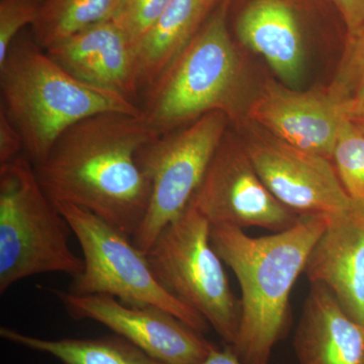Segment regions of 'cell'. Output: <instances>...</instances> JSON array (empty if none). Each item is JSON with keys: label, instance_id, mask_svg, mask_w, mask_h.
Wrapping results in <instances>:
<instances>
[{"label": "cell", "instance_id": "obj_1", "mask_svg": "<svg viewBox=\"0 0 364 364\" xmlns=\"http://www.w3.org/2000/svg\"><path fill=\"white\" fill-rule=\"evenodd\" d=\"M159 136L143 116L104 112L67 129L35 166L46 195L90 210L132 237L141 227L151 183L139 150Z\"/></svg>", "mask_w": 364, "mask_h": 364}, {"label": "cell", "instance_id": "obj_2", "mask_svg": "<svg viewBox=\"0 0 364 364\" xmlns=\"http://www.w3.org/2000/svg\"><path fill=\"white\" fill-rule=\"evenodd\" d=\"M328 215L301 217L269 236H248L239 228L212 226L210 242L241 287L240 325L232 345L243 364H268L291 324L289 296L327 226Z\"/></svg>", "mask_w": 364, "mask_h": 364}, {"label": "cell", "instance_id": "obj_3", "mask_svg": "<svg viewBox=\"0 0 364 364\" xmlns=\"http://www.w3.org/2000/svg\"><path fill=\"white\" fill-rule=\"evenodd\" d=\"M0 109L20 131L33 165L73 124L104 112L142 116L139 105L81 82L50 58L32 30L16 37L0 63Z\"/></svg>", "mask_w": 364, "mask_h": 364}, {"label": "cell", "instance_id": "obj_4", "mask_svg": "<svg viewBox=\"0 0 364 364\" xmlns=\"http://www.w3.org/2000/svg\"><path fill=\"white\" fill-rule=\"evenodd\" d=\"M228 1L208 16L188 47L141 98L142 116L159 135L210 112L239 114L242 63L228 30Z\"/></svg>", "mask_w": 364, "mask_h": 364}, {"label": "cell", "instance_id": "obj_5", "mask_svg": "<svg viewBox=\"0 0 364 364\" xmlns=\"http://www.w3.org/2000/svg\"><path fill=\"white\" fill-rule=\"evenodd\" d=\"M69 231L26 153L0 165V293L43 273L80 274L85 263L69 247Z\"/></svg>", "mask_w": 364, "mask_h": 364}, {"label": "cell", "instance_id": "obj_6", "mask_svg": "<svg viewBox=\"0 0 364 364\" xmlns=\"http://www.w3.org/2000/svg\"><path fill=\"white\" fill-rule=\"evenodd\" d=\"M210 222L193 203L160 232L146 252L163 289L200 314L228 346L236 341L240 299L210 242Z\"/></svg>", "mask_w": 364, "mask_h": 364}, {"label": "cell", "instance_id": "obj_7", "mask_svg": "<svg viewBox=\"0 0 364 364\" xmlns=\"http://www.w3.org/2000/svg\"><path fill=\"white\" fill-rule=\"evenodd\" d=\"M55 205L77 238L85 263L67 291L77 296H111L129 306H158L196 331H208L210 325L200 314L163 289L146 254L134 245L130 237L85 208L66 203Z\"/></svg>", "mask_w": 364, "mask_h": 364}, {"label": "cell", "instance_id": "obj_8", "mask_svg": "<svg viewBox=\"0 0 364 364\" xmlns=\"http://www.w3.org/2000/svg\"><path fill=\"white\" fill-rule=\"evenodd\" d=\"M229 123L224 112H210L139 150V165L151 183L147 214L132 237L139 250L147 252L160 232L188 207Z\"/></svg>", "mask_w": 364, "mask_h": 364}, {"label": "cell", "instance_id": "obj_9", "mask_svg": "<svg viewBox=\"0 0 364 364\" xmlns=\"http://www.w3.org/2000/svg\"><path fill=\"white\" fill-rule=\"evenodd\" d=\"M191 203L210 226L242 230L257 227L279 233L301 219L273 196L258 176L241 139L229 131Z\"/></svg>", "mask_w": 364, "mask_h": 364}, {"label": "cell", "instance_id": "obj_10", "mask_svg": "<svg viewBox=\"0 0 364 364\" xmlns=\"http://www.w3.org/2000/svg\"><path fill=\"white\" fill-rule=\"evenodd\" d=\"M257 129L241 140L261 181L280 203L299 217L330 215L350 207L353 200L332 160Z\"/></svg>", "mask_w": 364, "mask_h": 364}, {"label": "cell", "instance_id": "obj_11", "mask_svg": "<svg viewBox=\"0 0 364 364\" xmlns=\"http://www.w3.org/2000/svg\"><path fill=\"white\" fill-rule=\"evenodd\" d=\"M70 317L92 320L167 364H200L215 345L171 313L129 306L105 294L77 296L52 289Z\"/></svg>", "mask_w": 364, "mask_h": 364}, {"label": "cell", "instance_id": "obj_12", "mask_svg": "<svg viewBox=\"0 0 364 364\" xmlns=\"http://www.w3.org/2000/svg\"><path fill=\"white\" fill-rule=\"evenodd\" d=\"M248 117L270 135L332 160L344 105L328 91H296L267 83L249 105Z\"/></svg>", "mask_w": 364, "mask_h": 364}, {"label": "cell", "instance_id": "obj_13", "mask_svg": "<svg viewBox=\"0 0 364 364\" xmlns=\"http://www.w3.org/2000/svg\"><path fill=\"white\" fill-rule=\"evenodd\" d=\"M45 51L81 82L119 93L140 105L136 50L114 21L86 28Z\"/></svg>", "mask_w": 364, "mask_h": 364}, {"label": "cell", "instance_id": "obj_14", "mask_svg": "<svg viewBox=\"0 0 364 364\" xmlns=\"http://www.w3.org/2000/svg\"><path fill=\"white\" fill-rule=\"evenodd\" d=\"M304 272L311 284L327 287L344 312L364 326V203L353 200L346 210L328 215Z\"/></svg>", "mask_w": 364, "mask_h": 364}, {"label": "cell", "instance_id": "obj_15", "mask_svg": "<svg viewBox=\"0 0 364 364\" xmlns=\"http://www.w3.org/2000/svg\"><path fill=\"white\" fill-rule=\"evenodd\" d=\"M294 348L299 364H363L364 326L344 312L327 287L312 284Z\"/></svg>", "mask_w": 364, "mask_h": 364}, {"label": "cell", "instance_id": "obj_16", "mask_svg": "<svg viewBox=\"0 0 364 364\" xmlns=\"http://www.w3.org/2000/svg\"><path fill=\"white\" fill-rule=\"evenodd\" d=\"M242 44L261 55L287 85L303 73L304 44L298 18L286 0H253L236 26Z\"/></svg>", "mask_w": 364, "mask_h": 364}, {"label": "cell", "instance_id": "obj_17", "mask_svg": "<svg viewBox=\"0 0 364 364\" xmlns=\"http://www.w3.org/2000/svg\"><path fill=\"white\" fill-rule=\"evenodd\" d=\"M215 1L172 0L143 36L136 46L141 98L196 37Z\"/></svg>", "mask_w": 364, "mask_h": 364}, {"label": "cell", "instance_id": "obj_18", "mask_svg": "<svg viewBox=\"0 0 364 364\" xmlns=\"http://www.w3.org/2000/svg\"><path fill=\"white\" fill-rule=\"evenodd\" d=\"M0 336L31 350L49 354L63 364H167L119 336L43 339L13 328H0Z\"/></svg>", "mask_w": 364, "mask_h": 364}, {"label": "cell", "instance_id": "obj_19", "mask_svg": "<svg viewBox=\"0 0 364 364\" xmlns=\"http://www.w3.org/2000/svg\"><path fill=\"white\" fill-rule=\"evenodd\" d=\"M122 0H42L39 18L31 28L43 49L91 26L112 21Z\"/></svg>", "mask_w": 364, "mask_h": 364}, {"label": "cell", "instance_id": "obj_20", "mask_svg": "<svg viewBox=\"0 0 364 364\" xmlns=\"http://www.w3.org/2000/svg\"><path fill=\"white\" fill-rule=\"evenodd\" d=\"M332 162L349 198L364 203V133L347 117L340 124Z\"/></svg>", "mask_w": 364, "mask_h": 364}, {"label": "cell", "instance_id": "obj_21", "mask_svg": "<svg viewBox=\"0 0 364 364\" xmlns=\"http://www.w3.org/2000/svg\"><path fill=\"white\" fill-rule=\"evenodd\" d=\"M327 91L342 105L364 102V28L348 37L341 65Z\"/></svg>", "mask_w": 364, "mask_h": 364}, {"label": "cell", "instance_id": "obj_22", "mask_svg": "<svg viewBox=\"0 0 364 364\" xmlns=\"http://www.w3.org/2000/svg\"><path fill=\"white\" fill-rule=\"evenodd\" d=\"M172 0H122L112 21L135 46L158 20Z\"/></svg>", "mask_w": 364, "mask_h": 364}, {"label": "cell", "instance_id": "obj_23", "mask_svg": "<svg viewBox=\"0 0 364 364\" xmlns=\"http://www.w3.org/2000/svg\"><path fill=\"white\" fill-rule=\"evenodd\" d=\"M42 0H0V63L18 35L35 25Z\"/></svg>", "mask_w": 364, "mask_h": 364}, {"label": "cell", "instance_id": "obj_24", "mask_svg": "<svg viewBox=\"0 0 364 364\" xmlns=\"http://www.w3.org/2000/svg\"><path fill=\"white\" fill-rule=\"evenodd\" d=\"M25 153V142L20 131L0 109V165L13 161Z\"/></svg>", "mask_w": 364, "mask_h": 364}, {"label": "cell", "instance_id": "obj_25", "mask_svg": "<svg viewBox=\"0 0 364 364\" xmlns=\"http://www.w3.org/2000/svg\"><path fill=\"white\" fill-rule=\"evenodd\" d=\"M333 2L343 18L348 37L363 30L364 0H333Z\"/></svg>", "mask_w": 364, "mask_h": 364}, {"label": "cell", "instance_id": "obj_26", "mask_svg": "<svg viewBox=\"0 0 364 364\" xmlns=\"http://www.w3.org/2000/svg\"><path fill=\"white\" fill-rule=\"evenodd\" d=\"M200 364H243L238 356L228 346L225 349L218 348L215 346L208 354V358Z\"/></svg>", "mask_w": 364, "mask_h": 364}, {"label": "cell", "instance_id": "obj_27", "mask_svg": "<svg viewBox=\"0 0 364 364\" xmlns=\"http://www.w3.org/2000/svg\"><path fill=\"white\" fill-rule=\"evenodd\" d=\"M347 119L364 133V102L344 105Z\"/></svg>", "mask_w": 364, "mask_h": 364}, {"label": "cell", "instance_id": "obj_28", "mask_svg": "<svg viewBox=\"0 0 364 364\" xmlns=\"http://www.w3.org/2000/svg\"><path fill=\"white\" fill-rule=\"evenodd\" d=\"M364 364V363H363Z\"/></svg>", "mask_w": 364, "mask_h": 364}]
</instances>
